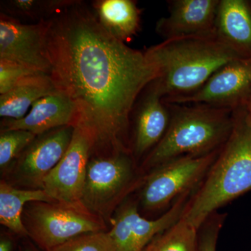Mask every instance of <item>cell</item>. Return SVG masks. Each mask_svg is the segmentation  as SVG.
Returning a JSON list of instances; mask_svg holds the SVG:
<instances>
[{
    "mask_svg": "<svg viewBox=\"0 0 251 251\" xmlns=\"http://www.w3.org/2000/svg\"><path fill=\"white\" fill-rule=\"evenodd\" d=\"M49 75L75 104L96 151L132 153L128 130L137 99L158 77L145 52L110 35L94 10L75 1L47 20Z\"/></svg>",
    "mask_w": 251,
    "mask_h": 251,
    "instance_id": "cell-1",
    "label": "cell"
},
{
    "mask_svg": "<svg viewBox=\"0 0 251 251\" xmlns=\"http://www.w3.org/2000/svg\"><path fill=\"white\" fill-rule=\"evenodd\" d=\"M145 53L158 72L151 85L163 99L193 94L221 67L245 58L216 36L169 39L149 48Z\"/></svg>",
    "mask_w": 251,
    "mask_h": 251,
    "instance_id": "cell-2",
    "label": "cell"
},
{
    "mask_svg": "<svg viewBox=\"0 0 251 251\" xmlns=\"http://www.w3.org/2000/svg\"><path fill=\"white\" fill-rule=\"evenodd\" d=\"M251 191V120L245 107L234 110V124L183 218L199 229L217 209Z\"/></svg>",
    "mask_w": 251,
    "mask_h": 251,
    "instance_id": "cell-3",
    "label": "cell"
},
{
    "mask_svg": "<svg viewBox=\"0 0 251 251\" xmlns=\"http://www.w3.org/2000/svg\"><path fill=\"white\" fill-rule=\"evenodd\" d=\"M166 104L171 112V122L163 139L144 159L140 171L145 174L179 157L217 151L233 128V109L204 104Z\"/></svg>",
    "mask_w": 251,
    "mask_h": 251,
    "instance_id": "cell-4",
    "label": "cell"
},
{
    "mask_svg": "<svg viewBox=\"0 0 251 251\" xmlns=\"http://www.w3.org/2000/svg\"><path fill=\"white\" fill-rule=\"evenodd\" d=\"M131 153L90 158L80 204L104 221L110 219L127 196L140 188L145 173Z\"/></svg>",
    "mask_w": 251,
    "mask_h": 251,
    "instance_id": "cell-5",
    "label": "cell"
},
{
    "mask_svg": "<svg viewBox=\"0 0 251 251\" xmlns=\"http://www.w3.org/2000/svg\"><path fill=\"white\" fill-rule=\"evenodd\" d=\"M23 224L38 247L49 251L82 234L106 232L103 219L80 204L31 202L25 207Z\"/></svg>",
    "mask_w": 251,
    "mask_h": 251,
    "instance_id": "cell-6",
    "label": "cell"
},
{
    "mask_svg": "<svg viewBox=\"0 0 251 251\" xmlns=\"http://www.w3.org/2000/svg\"><path fill=\"white\" fill-rule=\"evenodd\" d=\"M221 149L202 156L179 157L149 171L140 187L138 206L147 212L166 210L181 196L196 191Z\"/></svg>",
    "mask_w": 251,
    "mask_h": 251,
    "instance_id": "cell-7",
    "label": "cell"
},
{
    "mask_svg": "<svg viewBox=\"0 0 251 251\" xmlns=\"http://www.w3.org/2000/svg\"><path fill=\"white\" fill-rule=\"evenodd\" d=\"M195 192L181 196L154 220L142 216L137 201L125 200L116 209L111 219L112 228L108 231L111 251H143L156 236L182 218Z\"/></svg>",
    "mask_w": 251,
    "mask_h": 251,
    "instance_id": "cell-8",
    "label": "cell"
},
{
    "mask_svg": "<svg viewBox=\"0 0 251 251\" xmlns=\"http://www.w3.org/2000/svg\"><path fill=\"white\" fill-rule=\"evenodd\" d=\"M251 94V57L232 61L214 73L196 92L163 99L170 104H204L236 109L247 104Z\"/></svg>",
    "mask_w": 251,
    "mask_h": 251,
    "instance_id": "cell-9",
    "label": "cell"
},
{
    "mask_svg": "<svg viewBox=\"0 0 251 251\" xmlns=\"http://www.w3.org/2000/svg\"><path fill=\"white\" fill-rule=\"evenodd\" d=\"M74 129V126H66L37 135L11 166L14 182L29 189H42L44 179L70 146Z\"/></svg>",
    "mask_w": 251,
    "mask_h": 251,
    "instance_id": "cell-10",
    "label": "cell"
},
{
    "mask_svg": "<svg viewBox=\"0 0 251 251\" xmlns=\"http://www.w3.org/2000/svg\"><path fill=\"white\" fill-rule=\"evenodd\" d=\"M48 23L25 24L1 13L0 59L24 64L36 72L50 74L47 53Z\"/></svg>",
    "mask_w": 251,
    "mask_h": 251,
    "instance_id": "cell-11",
    "label": "cell"
},
{
    "mask_svg": "<svg viewBox=\"0 0 251 251\" xmlns=\"http://www.w3.org/2000/svg\"><path fill=\"white\" fill-rule=\"evenodd\" d=\"M74 127L70 146L44 179L42 189L57 202L76 204H80L94 145L83 130Z\"/></svg>",
    "mask_w": 251,
    "mask_h": 251,
    "instance_id": "cell-12",
    "label": "cell"
},
{
    "mask_svg": "<svg viewBox=\"0 0 251 251\" xmlns=\"http://www.w3.org/2000/svg\"><path fill=\"white\" fill-rule=\"evenodd\" d=\"M220 0H175L169 15L156 23V31L163 41L188 36L215 35Z\"/></svg>",
    "mask_w": 251,
    "mask_h": 251,
    "instance_id": "cell-13",
    "label": "cell"
},
{
    "mask_svg": "<svg viewBox=\"0 0 251 251\" xmlns=\"http://www.w3.org/2000/svg\"><path fill=\"white\" fill-rule=\"evenodd\" d=\"M76 121L75 104L58 92L38 100L23 118L4 119L1 122V130H24L39 135L66 126H75Z\"/></svg>",
    "mask_w": 251,
    "mask_h": 251,
    "instance_id": "cell-14",
    "label": "cell"
},
{
    "mask_svg": "<svg viewBox=\"0 0 251 251\" xmlns=\"http://www.w3.org/2000/svg\"><path fill=\"white\" fill-rule=\"evenodd\" d=\"M144 98L135 118L131 148L135 161L145 154L148 156L163 139L171 119L169 107L151 84Z\"/></svg>",
    "mask_w": 251,
    "mask_h": 251,
    "instance_id": "cell-15",
    "label": "cell"
},
{
    "mask_svg": "<svg viewBox=\"0 0 251 251\" xmlns=\"http://www.w3.org/2000/svg\"><path fill=\"white\" fill-rule=\"evenodd\" d=\"M215 35L239 55L251 57V3L245 0H220Z\"/></svg>",
    "mask_w": 251,
    "mask_h": 251,
    "instance_id": "cell-16",
    "label": "cell"
},
{
    "mask_svg": "<svg viewBox=\"0 0 251 251\" xmlns=\"http://www.w3.org/2000/svg\"><path fill=\"white\" fill-rule=\"evenodd\" d=\"M57 92L58 90L49 74L24 77L9 92L0 96V116L8 120L22 119L36 101Z\"/></svg>",
    "mask_w": 251,
    "mask_h": 251,
    "instance_id": "cell-17",
    "label": "cell"
},
{
    "mask_svg": "<svg viewBox=\"0 0 251 251\" xmlns=\"http://www.w3.org/2000/svg\"><path fill=\"white\" fill-rule=\"evenodd\" d=\"M93 10L101 27L122 42L131 40L140 27V11L132 0H99Z\"/></svg>",
    "mask_w": 251,
    "mask_h": 251,
    "instance_id": "cell-18",
    "label": "cell"
},
{
    "mask_svg": "<svg viewBox=\"0 0 251 251\" xmlns=\"http://www.w3.org/2000/svg\"><path fill=\"white\" fill-rule=\"evenodd\" d=\"M57 202L44 189L18 188L6 181L0 183V223L15 234L28 237L23 215L27 203Z\"/></svg>",
    "mask_w": 251,
    "mask_h": 251,
    "instance_id": "cell-19",
    "label": "cell"
},
{
    "mask_svg": "<svg viewBox=\"0 0 251 251\" xmlns=\"http://www.w3.org/2000/svg\"><path fill=\"white\" fill-rule=\"evenodd\" d=\"M75 1L72 0H9L1 3L3 14L16 19L46 21Z\"/></svg>",
    "mask_w": 251,
    "mask_h": 251,
    "instance_id": "cell-20",
    "label": "cell"
},
{
    "mask_svg": "<svg viewBox=\"0 0 251 251\" xmlns=\"http://www.w3.org/2000/svg\"><path fill=\"white\" fill-rule=\"evenodd\" d=\"M198 229L181 218L158 234L143 251H197Z\"/></svg>",
    "mask_w": 251,
    "mask_h": 251,
    "instance_id": "cell-21",
    "label": "cell"
},
{
    "mask_svg": "<svg viewBox=\"0 0 251 251\" xmlns=\"http://www.w3.org/2000/svg\"><path fill=\"white\" fill-rule=\"evenodd\" d=\"M37 135L24 130H1L0 168L9 170Z\"/></svg>",
    "mask_w": 251,
    "mask_h": 251,
    "instance_id": "cell-22",
    "label": "cell"
},
{
    "mask_svg": "<svg viewBox=\"0 0 251 251\" xmlns=\"http://www.w3.org/2000/svg\"><path fill=\"white\" fill-rule=\"evenodd\" d=\"M49 251H111L108 232L82 234Z\"/></svg>",
    "mask_w": 251,
    "mask_h": 251,
    "instance_id": "cell-23",
    "label": "cell"
},
{
    "mask_svg": "<svg viewBox=\"0 0 251 251\" xmlns=\"http://www.w3.org/2000/svg\"><path fill=\"white\" fill-rule=\"evenodd\" d=\"M226 214H211L198 229L197 251H216L218 238Z\"/></svg>",
    "mask_w": 251,
    "mask_h": 251,
    "instance_id": "cell-24",
    "label": "cell"
},
{
    "mask_svg": "<svg viewBox=\"0 0 251 251\" xmlns=\"http://www.w3.org/2000/svg\"><path fill=\"white\" fill-rule=\"evenodd\" d=\"M44 74L14 61L0 59V94H4L13 88L24 77Z\"/></svg>",
    "mask_w": 251,
    "mask_h": 251,
    "instance_id": "cell-25",
    "label": "cell"
},
{
    "mask_svg": "<svg viewBox=\"0 0 251 251\" xmlns=\"http://www.w3.org/2000/svg\"><path fill=\"white\" fill-rule=\"evenodd\" d=\"M12 240L9 237H1L0 239V251H13Z\"/></svg>",
    "mask_w": 251,
    "mask_h": 251,
    "instance_id": "cell-26",
    "label": "cell"
},
{
    "mask_svg": "<svg viewBox=\"0 0 251 251\" xmlns=\"http://www.w3.org/2000/svg\"><path fill=\"white\" fill-rule=\"evenodd\" d=\"M246 110L249 114V117H250L251 120V94L250 97H249V99H248L247 104L245 105Z\"/></svg>",
    "mask_w": 251,
    "mask_h": 251,
    "instance_id": "cell-27",
    "label": "cell"
},
{
    "mask_svg": "<svg viewBox=\"0 0 251 251\" xmlns=\"http://www.w3.org/2000/svg\"><path fill=\"white\" fill-rule=\"evenodd\" d=\"M20 251H37L34 248L31 247H23Z\"/></svg>",
    "mask_w": 251,
    "mask_h": 251,
    "instance_id": "cell-28",
    "label": "cell"
}]
</instances>
